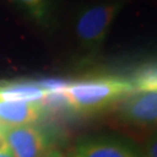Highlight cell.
<instances>
[{
	"instance_id": "cell-5",
	"label": "cell",
	"mask_w": 157,
	"mask_h": 157,
	"mask_svg": "<svg viewBox=\"0 0 157 157\" xmlns=\"http://www.w3.org/2000/svg\"><path fill=\"white\" fill-rule=\"evenodd\" d=\"M44 111L42 102L0 99V126H28L36 122Z\"/></svg>"
},
{
	"instance_id": "cell-8",
	"label": "cell",
	"mask_w": 157,
	"mask_h": 157,
	"mask_svg": "<svg viewBox=\"0 0 157 157\" xmlns=\"http://www.w3.org/2000/svg\"><path fill=\"white\" fill-rule=\"evenodd\" d=\"M47 95L36 84H8L0 86V99L11 101H28V102H41Z\"/></svg>"
},
{
	"instance_id": "cell-2",
	"label": "cell",
	"mask_w": 157,
	"mask_h": 157,
	"mask_svg": "<svg viewBox=\"0 0 157 157\" xmlns=\"http://www.w3.org/2000/svg\"><path fill=\"white\" fill-rule=\"evenodd\" d=\"M122 7V1H113L91 6L80 12L76 22V33L82 44L90 50H98Z\"/></svg>"
},
{
	"instance_id": "cell-7",
	"label": "cell",
	"mask_w": 157,
	"mask_h": 157,
	"mask_svg": "<svg viewBox=\"0 0 157 157\" xmlns=\"http://www.w3.org/2000/svg\"><path fill=\"white\" fill-rule=\"evenodd\" d=\"M19 5L39 26L51 28L57 17L59 0H12Z\"/></svg>"
},
{
	"instance_id": "cell-12",
	"label": "cell",
	"mask_w": 157,
	"mask_h": 157,
	"mask_svg": "<svg viewBox=\"0 0 157 157\" xmlns=\"http://www.w3.org/2000/svg\"><path fill=\"white\" fill-rule=\"evenodd\" d=\"M43 157H63V155L58 150H50L47 155H44Z\"/></svg>"
},
{
	"instance_id": "cell-13",
	"label": "cell",
	"mask_w": 157,
	"mask_h": 157,
	"mask_svg": "<svg viewBox=\"0 0 157 157\" xmlns=\"http://www.w3.org/2000/svg\"><path fill=\"white\" fill-rule=\"evenodd\" d=\"M75 157H78V156H75Z\"/></svg>"
},
{
	"instance_id": "cell-9",
	"label": "cell",
	"mask_w": 157,
	"mask_h": 157,
	"mask_svg": "<svg viewBox=\"0 0 157 157\" xmlns=\"http://www.w3.org/2000/svg\"><path fill=\"white\" fill-rule=\"evenodd\" d=\"M135 92H151L157 89L156 64H148L136 71L132 80H129Z\"/></svg>"
},
{
	"instance_id": "cell-11",
	"label": "cell",
	"mask_w": 157,
	"mask_h": 157,
	"mask_svg": "<svg viewBox=\"0 0 157 157\" xmlns=\"http://www.w3.org/2000/svg\"><path fill=\"white\" fill-rule=\"evenodd\" d=\"M146 155V157H156V139H154L149 142Z\"/></svg>"
},
{
	"instance_id": "cell-1",
	"label": "cell",
	"mask_w": 157,
	"mask_h": 157,
	"mask_svg": "<svg viewBox=\"0 0 157 157\" xmlns=\"http://www.w3.org/2000/svg\"><path fill=\"white\" fill-rule=\"evenodd\" d=\"M134 92L129 80L119 77H98L69 83L63 91L67 107L85 114L104 109Z\"/></svg>"
},
{
	"instance_id": "cell-10",
	"label": "cell",
	"mask_w": 157,
	"mask_h": 157,
	"mask_svg": "<svg viewBox=\"0 0 157 157\" xmlns=\"http://www.w3.org/2000/svg\"><path fill=\"white\" fill-rule=\"evenodd\" d=\"M0 157H13L11 150L7 147V143L1 135H0Z\"/></svg>"
},
{
	"instance_id": "cell-6",
	"label": "cell",
	"mask_w": 157,
	"mask_h": 157,
	"mask_svg": "<svg viewBox=\"0 0 157 157\" xmlns=\"http://www.w3.org/2000/svg\"><path fill=\"white\" fill-rule=\"evenodd\" d=\"M75 156L78 157H140L122 142L105 139L85 141L77 146Z\"/></svg>"
},
{
	"instance_id": "cell-3",
	"label": "cell",
	"mask_w": 157,
	"mask_h": 157,
	"mask_svg": "<svg viewBox=\"0 0 157 157\" xmlns=\"http://www.w3.org/2000/svg\"><path fill=\"white\" fill-rule=\"evenodd\" d=\"M0 135L4 137L13 157H43L51 150L48 135L33 124L0 126Z\"/></svg>"
},
{
	"instance_id": "cell-4",
	"label": "cell",
	"mask_w": 157,
	"mask_h": 157,
	"mask_svg": "<svg viewBox=\"0 0 157 157\" xmlns=\"http://www.w3.org/2000/svg\"><path fill=\"white\" fill-rule=\"evenodd\" d=\"M121 118L126 122L141 127H152L157 119V91L134 92L124 99Z\"/></svg>"
}]
</instances>
